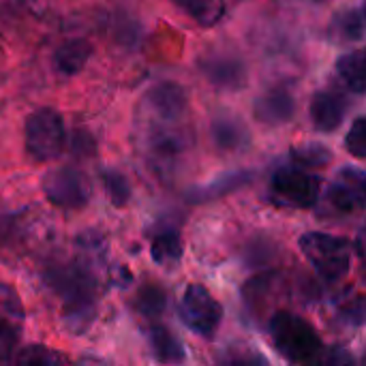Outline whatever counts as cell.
<instances>
[{
    "label": "cell",
    "mask_w": 366,
    "mask_h": 366,
    "mask_svg": "<svg viewBox=\"0 0 366 366\" xmlns=\"http://www.w3.org/2000/svg\"><path fill=\"white\" fill-rule=\"evenodd\" d=\"M45 283L62 302V320L73 335H81L97 313V279L88 264L58 266L45 274Z\"/></svg>",
    "instance_id": "cell-1"
},
{
    "label": "cell",
    "mask_w": 366,
    "mask_h": 366,
    "mask_svg": "<svg viewBox=\"0 0 366 366\" xmlns=\"http://www.w3.org/2000/svg\"><path fill=\"white\" fill-rule=\"evenodd\" d=\"M270 341L274 350L292 365H309L322 358L324 343L317 330L300 315L290 311H279L268 324Z\"/></svg>",
    "instance_id": "cell-2"
},
{
    "label": "cell",
    "mask_w": 366,
    "mask_h": 366,
    "mask_svg": "<svg viewBox=\"0 0 366 366\" xmlns=\"http://www.w3.org/2000/svg\"><path fill=\"white\" fill-rule=\"evenodd\" d=\"M300 251L324 281H341L352 270V242L326 232H309L300 238Z\"/></svg>",
    "instance_id": "cell-3"
},
{
    "label": "cell",
    "mask_w": 366,
    "mask_h": 366,
    "mask_svg": "<svg viewBox=\"0 0 366 366\" xmlns=\"http://www.w3.org/2000/svg\"><path fill=\"white\" fill-rule=\"evenodd\" d=\"M322 178L298 165H283L270 178L268 199L279 208L311 210L320 202Z\"/></svg>",
    "instance_id": "cell-4"
},
{
    "label": "cell",
    "mask_w": 366,
    "mask_h": 366,
    "mask_svg": "<svg viewBox=\"0 0 366 366\" xmlns=\"http://www.w3.org/2000/svg\"><path fill=\"white\" fill-rule=\"evenodd\" d=\"M26 152L30 159L45 163L62 154L66 144V129L62 116L54 107H39L26 118L24 127Z\"/></svg>",
    "instance_id": "cell-5"
},
{
    "label": "cell",
    "mask_w": 366,
    "mask_h": 366,
    "mask_svg": "<svg viewBox=\"0 0 366 366\" xmlns=\"http://www.w3.org/2000/svg\"><path fill=\"white\" fill-rule=\"evenodd\" d=\"M178 317L191 332L212 339L223 322V307L204 285L191 283L180 298Z\"/></svg>",
    "instance_id": "cell-6"
},
{
    "label": "cell",
    "mask_w": 366,
    "mask_h": 366,
    "mask_svg": "<svg viewBox=\"0 0 366 366\" xmlns=\"http://www.w3.org/2000/svg\"><path fill=\"white\" fill-rule=\"evenodd\" d=\"M174 122L157 120L146 133V157L157 174H167L176 167V161L189 150L191 133L184 127H172Z\"/></svg>",
    "instance_id": "cell-7"
},
{
    "label": "cell",
    "mask_w": 366,
    "mask_h": 366,
    "mask_svg": "<svg viewBox=\"0 0 366 366\" xmlns=\"http://www.w3.org/2000/svg\"><path fill=\"white\" fill-rule=\"evenodd\" d=\"M45 199L62 210H79L90 199V182L75 167H58L43 178Z\"/></svg>",
    "instance_id": "cell-8"
},
{
    "label": "cell",
    "mask_w": 366,
    "mask_h": 366,
    "mask_svg": "<svg viewBox=\"0 0 366 366\" xmlns=\"http://www.w3.org/2000/svg\"><path fill=\"white\" fill-rule=\"evenodd\" d=\"M366 176L360 167H343L326 191V202L335 212L356 214L365 210Z\"/></svg>",
    "instance_id": "cell-9"
},
{
    "label": "cell",
    "mask_w": 366,
    "mask_h": 366,
    "mask_svg": "<svg viewBox=\"0 0 366 366\" xmlns=\"http://www.w3.org/2000/svg\"><path fill=\"white\" fill-rule=\"evenodd\" d=\"M199 71L204 77L223 90H240L247 84L244 62L229 51H212L199 60Z\"/></svg>",
    "instance_id": "cell-10"
},
{
    "label": "cell",
    "mask_w": 366,
    "mask_h": 366,
    "mask_svg": "<svg viewBox=\"0 0 366 366\" xmlns=\"http://www.w3.org/2000/svg\"><path fill=\"white\" fill-rule=\"evenodd\" d=\"M146 107L154 116V120L180 122L189 107L187 90L176 81H161L146 94Z\"/></svg>",
    "instance_id": "cell-11"
},
{
    "label": "cell",
    "mask_w": 366,
    "mask_h": 366,
    "mask_svg": "<svg viewBox=\"0 0 366 366\" xmlns=\"http://www.w3.org/2000/svg\"><path fill=\"white\" fill-rule=\"evenodd\" d=\"M347 114V97L337 90H320L311 97L309 118L322 133L337 131Z\"/></svg>",
    "instance_id": "cell-12"
},
{
    "label": "cell",
    "mask_w": 366,
    "mask_h": 366,
    "mask_svg": "<svg viewBox=\"0 0 366 366\" xmlns=\"http://www.w3.org/2000/svg\"><path fill=\"white\" fill-rule=\"evenodd\" d=\"M253 114L255 118L262 122V124H268V127H279V124H285L294 118L296 114V99L290 90L285 88H274V90H268L264 92L257 101H255V107H253Z\"/></svg>",
    "instance_id": "cell-13"
},
{
    "label": "cell",
    "mask_w": 366,
    "mask_h": 366,
    "mask_svg": "<svg viewBox=\"0 0 366 366\" xmlns=\"http://www.w3.org/2000/svg\"><path fill=\"white\" fill-rule=\"evenodd\" d=\"M210 137H212L214 146L225 152L244 150L251 142V133H249L247 124L236 114H227V112H221L212 118Z\"/></svg>",
    "instance_id": "cell-14"
},
{
    "label": "cell",
    "mask_w": 366,
    "mask_h": 366,
    "mask_svg": "<svg viewBox=\"0 0 366 366\" xmlns=\"http://www.w3.org/2000/svg\"><path fill=\"white\" fill-rule=\"evenodd\" d=\"M146 337H148L150 350H152V354H154V358L159 362H163V365H180V362L187 360L182 341L178 337H174V332L167 326L152 324L146 330Z\"/></svg>",
    "instance_id": "cell-15"
},
{
    "label": "cell",
    "mask_w": 366,
    "mask_h": 366,
    "mask_svg": "<svg viewBox=\"0 0 366 366\" xmlns=\"http://www.w3.org/2000/svg\"><path fill=\"white\" fill-rule=\"evenodd\" d=\"M92 45L86 39H69L54 51V66L60 75H77L90 60Z\"/></svg>",
    "instance_id": "cell-16"
},
{
    "label": "cell",
    "mask_w": 366,
    "mask_h": 366,
    "mask_svg": "<svg viewBox=\"0 0 366 366\" xmlns=\"http://www.w3.org/2000/svg\"><path fill=\"white\" fill-rule=\"evenodd\" d=\"M337 75H339L341 84L350 92H354L356 97H362L366 90L365 51L362 49H354V51L341 56L339 62H337Z\"/></svg>",
    "instance_id": "cell-17"
},
{
    "label": "cell",
    "mask_w": 366,
    "mask_h": 366,
    "mask_svg": "<svg viewBox=\"0 0 366 366\" xmlns=\"http://www.w3.org/2000/svg\"><path fill=\"white\" fill-rule=\"evenodd\" d=\"M172 2L204 28L219 24L225 15V0H172Z\"/></svg>",
    "instance_id": "cell-18"
},
{
    "label": "cell",
    "mask_w": 366,
    "mask_h": 366,
    "mask_svg": "<svg viewBox=\"0 0 366 366\" xmlns=\"http://www.w3.org/2000/svg\"><path fill=\"white\" fill-rule=\"evenodd\" d=\"M251 180V174L249 172H238V174H227V176H221L217 178L214 182L206 184V187H199V189H193L189 191V202H208V199H214V197H221V195H227L236 189H240L242 184H247Z\"/></svg>",
    "instance_id": "cell-19"
},
{
    "label": "cell",
    "mask_w": 366,
    "mask_h": 366,
    "mask_svg": "<svg viewBox=\"0 0 366 366\" xmlns=\"http://www.w3.org/2000/svg\"><path fill=\"white\" fill-rule=\"evenodd\" d=\"M150 255H152L154 264H159V266H172V264L180 262V257H182V240H180L178 229L167 227V229L159 232L154 236V240H152Z\"/></svg>",
    "instance_id": "cell-20"
},
{
    "label": "cell",
    "mask_w": 366,
    "mask_h": 366,
    "mask_svg": "<svg viewBox=\"0 0 366 366\" xmlns=\"http://www.w3.org/2000/svg\"><path fill=\"white\" fill-rule=\"evenodd\" d=\"M330 32L341 41H360L365 36V11L362 6L345 9L330 21Z\"/></svg>",
    "instance_id": "cell-21"
},
{
    "label": "cell",
    "mask_w": 366,
    "mask_h": 366,
    "mask_svg": "<svg viewBox=\"0 0 366 366\" xmlns=\"http://www.w3.org/2000/svg\"><path fill=\"white\" fill-rule=\"evenodd\" d=\"M101 176H103L101 180H103V187H105V191H107L109 202H112L116 208L127 206L129 199H131V184H129V180L124 178V174H120V172H116V169H103Z\"/></svg>",
    "instance_id": "cell-22"
},
{
    "label": "cell",
    "mask_w": 366,
    "mask_h": 366,
    "mask_svg": "<svg viewBox=\"0 0 366 366\" xmlns=\"http://www.w3.org/2000/svg\"><path fill=\"white\" fill-rule=\"evenodd\" d=\"M332 161V152L322 144H307L292 150V163L298 167H324Z\"/></svg>",
    "instance_id": "cell-23"
},
{
    "label": "cell",
    "mask_w": 366,
    "mask_h": 366,
    "mask_svg": "<svg viewBox=\"0 0 366 366\" xmlns=\"http://www.w3.org/2000/svg\"><path fill=\"white\" fill-rule=\"evenodd\" d=\"M135 307L142 315L146 317H157L165 311L167 307V294L157 287V285H146L139 294H137V300H135Z\"/></svg>",
    "instance_id": "cell-24"
},
{
    "label": "cell",
    "mask_w": 366,
    "mask_h": 366,
    "mask_svg": "<svg viewBox=\"0 0 366 366\" xmlns=\"http://www.w3.org/2000/svg\"><path fill=\"white\" fill-rule=\"evenodd\" d=\"M15 362L17 365H62L64 358L60 354H56L54 350H49V347L28 345V347H21L17 352Z\"/></svg>",
    "instance_id": "cell-25"
},
{
    "label": "cell",
    "mask_w": 366,
    "mask_h": 366,
    "mask_svg": "<svg viewBox=\"0 0 366 366\" xmlns=\"http://www.w3.org/2000/svg\"><path fill=\"white\" fill-rule=\"evenodd\" d=\"M345 148L350 150V154H354L356 159H366V118L358 116L345 137Z\"/></svg>",
    "instance_id": "cell-26"
},
{
    "label": "cell",
    "mask_w": 366,
    "mask_h": 366,
    "mask_svg": "<svg viewBox=\"0 0 366 366\" xmlns=\"http://www.w3.org/2000/svg\"><path fill=\"white\" fill-rule=\"evenodd\" d=\"M322 362H324V365H352L354 358H352L343 347H335L332 352H328L326 358H322Z\"/></svg>",
    "instance_id": "cell-27"
},
{
    "label": "cell",
    "mask_w": 366,
    "mask_h": 366,
    "mask_svg": "<svg viewBox=\"0 0 366 366\" xmlns=\"http://www.w3.org/2000/svg\"><path fill=\"white\" fill-rule=\"evenodd\" d=\"M311 2H328V0H311Z\"/></svg>",
    "instance_id": "cell-28"
}]
</instances>
